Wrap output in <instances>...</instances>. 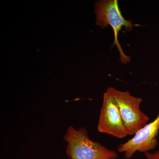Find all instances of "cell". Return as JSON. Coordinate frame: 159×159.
Returning <instances> with one entry per match:
<instances>
[{"mask_svg":"<svg viewBox=\"0 0 159 159\" xmlns=\"http://www.w3.org/2000/svg\"><path fill=\"white\" fill-rule=\"evenodd\" d=\"M159 131V113L153 121L146 124L132 138L119 145L118 151L124 153L125 158L129 159L137 152L145 153L153 150L157 145Z\"/></svg>","mask_w":159,"mask_h":159,"instance_id":"obj_4","label":"cell"},{"mask_svg":"<svg viewBox=\"0 0 159 159\" xmlns=\"http://www.w3.org/2000/svg\"><path fill=\"white\" fill-rule=\"evenodd\" d=\"M146 159H159V150L154 153H151L150 152L144 153Z\"/></svg>","mask_w":159,"mask_h":159,"instance_id":"obj_6","label":"cell"},{"mask_svg":"<svg viewBox=\"0 0 159 159\" xmlns=\"http://www.w3.org/2000/svg\"><path fill=\"white\" fill-rule=\"evenodd\" d=\"M64 139L67 143L66 153L69 159L118 158L116 152L90 139L88 131L85 127L76 129L73 126H69Z\"/></svg>","mask_w":159,"mask_h":159,"instance_id":"obj_1","label":"cell"},{"mask_svg":"<svg viewBox=\"0 0 159 159\" xmlns=\"http://www.w3.org/2000/svg\"><path fill=\"white\" fill-rule=\"evenodd\" d=\"M97 128L99 132L118 139H123L128 135L118 107L107 90L103 94Z\"/></svg>","mask_w":159,"mask_h":159,"instance_id":"obj_5","label":"cell"},{"mask_svg":"<svg viewBox=\"0 0 159 159\" xmlns=\"http://www.w3.org/2000/svg\"><path fill=\"white\" fill-rule=\"evenodd\" d=\"M95 13L97 16V25L102 29L110 25L113 29L115 39L113 45L116 46L120 54V60L123 64L130 61V57L124 54L119 40L118 34L122 27L126 31H130L133 29L131 20L125 19L119 9L117 0L99 1L95 3Z\"/></svg>","mask_w":159,"mask_h":159,"instance_id":"obj_3","label":"cell"},{"mask_svg":"<svg viewBox=\"0 0 159 159\" xmlns=\"http://www.w3.org/2000/svg\"><path fill=\"white\" fill-rule=\"evenodd\" d=\"M114 159H118V158Z\"/></svg>","mask_w":159,"mask_h":159,"instance_id":"obj_7","label":"cell"},{"mask_svg":"<svg viewBox=\"0 0 159 159\" xmlns=\"http://www.w3.org/2000/svg\"><path fill=\"white\" fill-rule=\"evenodd\" d=\"M118 107L122 122L128 135H134L147 124L149 117L141 111L140 105L143 101L141 98L133 96L128 91H121L108 88Z\"/></svg>","mask_w":159,"mask_h":159,"instance_id":"obj_2","label":"cell"}]
</instances>
